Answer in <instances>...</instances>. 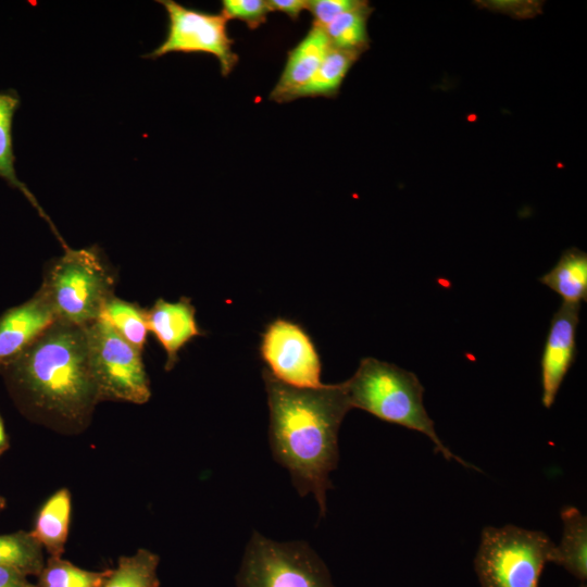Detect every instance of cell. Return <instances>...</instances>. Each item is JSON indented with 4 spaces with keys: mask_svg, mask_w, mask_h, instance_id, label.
<instances>
[{
    "mask_svg": "<svg viewBox=\"0 0 587 587\" xmlns=\"http://www.w3.org/2000/svg\"><path fill=\"white\" fill-rule=\"evenodd\" d=\"M9 448V440L4 429L3 421L0 416V455Z\"/></svg>",
    "mask_w": 587,
    "mask_h": 587,
    "instance_id": "obj_28",
    "label": "cell"
},
{
    "mask_svg": "<svg viewBox=\"0 0 587 587\" xmlns=\"http://www.w3.org/2000/svg\"><path fill=\"white\" fill-rule=\"evenodd\" d=\"M580 303L562 302L551 317L545 341L541 370V401L545 408L553 404L559 389L576 358V332Z\"/></svg>",
    "mask_w": 587,
    "mask_h": 587,
    "instance_id": "obj_10",
    "label": "cell"
},
{
    "mask_svg": "<svg viewBox=\"0 0 587 587\" xmlns=\"http://www.w3.org/2000/svg\"><path fill=\"white\" fill-rule=\"evenodd\" d=\"M7 507L5 499L0 495V512L3 511Z\"/></svg>",
    "mask_w": 587,
    "mask_h": 587,
    "instance_id": "obj_29",
    "label": "cell"
},
{
    "mask_svg": "<svg viewBox=\"0 0 587 587\" xmlns=\"http://www.w3.org/2000/svg\"><path fill=\"white\" fill-rule=\"evenodd\" d=\"M563 533L554 546L551 563L564 567L579 582L587 579V519L577 508L567 505L561 511Z\"/></svg>",
    "mask_w": 587,
    "mask_h": 587,
    "instance_id": "obj_14",
    "label": "cell"
},
{
    "mask_svg": "<svg viewBox=\"0 0 587 587\" xmlns=\"http://www.w3.org/2000/svg\"><path fill=\"white\" fill-rule=\"evenodd\" d=\"M261 354L270 373L278 380L299 388H319L321 361L309 335L296 323L277 319L262 339Z\"/></svg>",
    "mask_w": 587,
    "mask_h": 587,
    "instance_id": "obj_9",
    "label": "cell"
},
{
    "mask_svg": "<svg viewBox=\"0 0 587 587\" xmlns=\"http://www.w3.org/2000/svg\"><path fill=\"white\" fill-rule=\"evenodd\" d=\"M271 11L287 14L291 20H297L302 10L307 9L308 0H267Z\"/></svg>",
    "mask_w": 587,
    "mask_h": 587,
    "instance_id": "obj_26",
    "label": "cell"
},
{
    "mask_svg": "<svg viewBox=\"0 0 587 587\" xmlns=\"http://www.w3.org/2000/svg\"><path fill=\"white\" fill-rule=\"evenodd\" d=\"M237 587H336L320 555L302 540L275 541L253 532Z\"/></svg>",
    "mask_w": 587,
    "mask_h": 587,
    "instance_id": "obj_6",
    "label": "cell"
},
{
    "mask_svg": "<svg viewBox=\"0 0 587 587\" xmlns=\"http://www.w3.org/2000/svg\"><path fill=\"white\" fill-rule=\"evenodd\" d=\"M272 12L265 0H224L221 13L227 18L245 22L251 29L265 23Z\"/></svg>",
    "mask_w": 587,
    "mask_h": 587,
    "instance_id": "obj_24",
    "label": "cell"
},
{
    "mask_svg": "<svg viewBox=\"0 0 587 587\" xmlns=\"http://www.w3.org/2000/svg\"><path fill=\"white\" fill-rule=\"evenodd\" d=\"M57 321L54 309L41 285L24 303L0 316V367L15 358Z\"/></svg>",
    "mask_w": 587,
    "mask_h": 587,
    "instance_id": "obj_11",
    "label": "cell"
},
{
    "mask_svg": "<svg viewBox=\"0 0 587 587\" xmlns=\"http://www.w3.org/2000/svg\"><path fill=\"white\" fill-rule=\"evenodd\" d=\"M0 372L25 404L66 423H82L99 402L85 328L60 320Z\"/></svg>",
    "mask_w": 587,
    "mask_h": 587,
    "instance_id": "obj_2",
    "label": "cell"
},
{
    "mask_svg": "<svg viewBox=\"0 0 587 587\" xmlns=\"http://www.w3.org/2000/svg\"><path fill=\"white\" fill-rule=\"evenodd\" d=\"M329 49L325 30L312 25L305 37L289 51L270 99L276 102L295 100L297 92L310 82Z\"/></svg>",
    "mask_w": 587,
    "mask_h": 587,
    "instance_id": "obj_12",
    "label": "cell"
},
{
    "mask_svg": "<svg viewBox=\"0 0 587 587\" xmlns=\"http://www.w3.org/2000/svg\"><path fill=\"white\" fill-rule=\"evenodd\" d=\"M20 99L12 91L0 92V177L4 178L12 187L21 190L28 201L36 208L40 216L48 221L53 233L62 242L63 239L53 226L49 216L45 213L41 207L28 188L17 178L14 170V153L12 142V122L14 113L18 107Z\"/></svg>",
    "mask_w": 587,
    "mask_h": 587,
    "instance_id": "obj_17",
    "label": "cell"
},
{
    "mask_svg": "<svg viewBox=\"0 0 587 587\" xmlns=\"http://www.w3.org/2000/svg\"><path fill=\"white\" fill-rule=\"evenodd\" d=\"M72 500L67 488L55 491L37 513L32 536L50 557H62L68 536Z\"/></svg>",
    "mask_w": 587,
    "mask_h": 587,
    "instance_id": "obj_15",
    "label": "cell"
},
{
    "mask_svg": "<svg viewBox=\"0 0 587 587\" xmlns=\"http://www.w3.org/2000/svg\"><path fill=\"white\" fill-rule=\"evenodd\" d=\"M360 0H308L307 10L313 16V26L325 28L340 14L358 8Z\"/></svg>",
    "mask_w": 587,
    "mask_h": 587,
    "instance_id": "obj_25",
    "label": "cell"
},
{
    "mask_svg": "<svg viewBox=\"0 0 587 587\" xmlns=\"http://www.w3.org/2000/svg\"><path fill=\"white\" fill-rule=\"evenodd\" d=\"M195 312V307L187 298L173 303L159 299L146 311L148 330L157 336L166 351L167 371L177 362L178 350L191 338L202 334L196 323Z\"/></svg>",
    "mask_w": 587,
    "mask_h": 587,
    "instance_id": "obj_13",
    "label": "cell"
},
{
    "mask_svg": "<svg viewBox=\"0 0 587 587\" xmlns=\"http://www.w3.org/2000/svg\"><path fill=\"white\" fill-rule=\"evenodd\" d=\"M166 10L168 28L165 40L147 58H160L170 52H204L214 55L223 76H227L238 62L232 49L233 40L226 30L227 18L186 8L173 0L159 1Z\"/></svg>",
    "mask_w": 587,
    "mask_h": 587,
    "instance_id": "obj_8",
    "label": "cell"
},
{
    "mask_svg": "<svg viewBox=\"0 0 587 587\" xmlns=\"http://www.w3.org/2000/svg\"><path fill=\"white\" fill-rule=\"evenodd\" d=\"M99 319L104 320L133 347L142 351L149 332L145 310L112 296L105 302Z\"/></svg>",
    "mask_w": 587,
    "mask_h": 587,
    "instance_id": "obj_22",
    "label": "cell"
},
{
    "mask_svg": "<svg viewBox=\"0 0 587 587\" xmlns=\"http://www.w3.org/2000/svg\"><path fill=\"white\" fill-rule=\"evenodd\" d=\"M359 55L330 47L313 77L297 92L295 100L304 97H335Z\"/></svg>",
    "mask_w": 587,
    "mask_h": 587,
    "instance_id": "obj_18",
    "label": "cell"
},
{
    "mask_svg": "<svg viewBox=\"0 0 587 587\" xmlns=\"http://www.w3.org/2000/svg\"><path fill=\"white\" fill-rule=\"evenodd\" d=\"M98 401L146 403L151 396L141 352L99 319L85 327Z\"/></svg>",
    "mask_w": 587,
    "mask_h": 587,
    "instance_id": "obj_7",
    "label": "cell"
},
{
    "mask_svg": "<svg viewBox=\"0 0 587 587\" xmlns=\"http://www.w3.org/2000/svg\"><path fill=\"white\" fill-rule=\"evenodd\" d=\"M159 562L158 554L140 548L132 555L121 557L101 587H159Z\"/></svg>",
    "mask_w": 587,
    "mask_h": 587,
    "instance_id": "obj_19",
    "label": "cell"
},
{
    "mask_svg": "<svg viewBox=\"0 0 587 587\" xmlns=\"http://www.w3.org/2000/svg\"><path fill=\"white\" fill-rule=\"evenodd\" d=\"M263 379L273 457L289 472L298 494L312 495L325 515L330 473L339 460L338 432L351 409L344 383L299 388L278 380L267 369Z\"/></svg>",
    "mask_w": 587,
    "mask_h": 587,
    "instance_id": "obj_1",
    "label": "cell"
},
{
    "mask_svg": "<svg viewBox=\"0 0 587 587\" xmlns=\"http://www.w3.org/2000/svg\"><path fill=\"white\" fill-rule=\"evenodd\" d=\"M0 587H37L27 576L8 567L0 566Z\"/></svg>",
    "mask_w": 587,
    "mask_h": 587,
    "instance_id": "obj_27",
    "label": "cell"
},
{
    "mask_svg": "<svg viewBox=\"0 0 587 587\" xmlns=\"http://www.w3.org/2000/svg\"><path fill=\"white\" fill-rule=\"evenodd\" d=\"M109 573L87 571L61 557H50L38 574L37 587H101Z\"/></svg>",
    "mask_w": 587,
    "mask_h": 587,
    "instance_id": "obj_23",
    "label": "cell"
},
{
    "mask_svg": "<svg viewBox=\"0 0 587 587\" xmlns=\"http://www.w3.org/2000/svg\"><path fill=\"white\" fill-rule=\"evenodd\" d=\"M41 285L57 320L84 328L99 320L105 302L114 296V279L96 248L65 246Z\"/></svg>",
    "mask_w": 587,
    "mask_h": 587,
    "instance_id": "obj_4",
    "label": "cell"
},
{
    "mask_svg": "<svg viewBox=\"0 0 587 587\" xmlns=\"http://www.w3.org/2000/svg\"><path fill=\"white\" fill-rule=\"evenodd\" d=\"M539 282L557 292L563 302L587 300V253L577 248L562 252L557 264Z\"/></svg>",
    "mask_w": 587,
    "mask_h": 587,
    "instance_id": "obj_16",
    "label": "cell"
},
{
    "mask_svg": "<svg viewBox=\"0 0 587 587\" xmlns=\"http://www.w3.org/2000/svg\"><path fill=\"white\" fill-rule=\"evenodd\" d=\"M371 12L372 9L364 1L358 8L340 14L323 28L330 47L361 54L369 47L366 23Z\"/></svg>",
    "mask_w": 587,
    "mask_h": 587,
    "instance_id": "obj_21",
    "label": "cell"
},
{
    "mask_svg": "<svg viewBox=\"0 0 587 587\" xmlns=\"http://www.w3.org/2000/svg\"><path fill=\"white\" fill-rule=\"evenodd\" d=\"M344 386L351 409L364 410L385 422L419 432L429 438L435 451L446 460L477 470L438 437L423 403L424 387L414 373L375 358H364Z\"/></svg>",
    "mask_w": 587,
    "mask_h": 587,
    "instance_id": "obj_3",
    "label": "cell"
},
{
    "mask_svg": "<svg viewBox=\"0 0 587 587\" xmlns=\"http://www.w3.org/2000/svg\"><path fill=\"white\" fill-rule=\"evenodd\" d=\"M43 564L42 547L30 532L0 535V566L38 576Z\"/></svg>",
    "mask_w": 587,
    "mask_h": 587,
    "instance_id": "obj_20",
    "label": "cell"
},
{
    "mask_svg": "<svg viewBox=\"0 0 587 587\" xmlns=\"http://www.w3.org/2000/svg\"><path fill=\"white\" fill-rule=\"evenodd\" d=\"M579 587H586V583H582Z\"/></svg>",
    "mask_w": 587,
    "mask_h": 587,
    "instance_id": "obj_30",
    "label": "cell"
},
{
    "mask_svg": "<svg viewBox=\"0 0 587 587\" xmlns=\"http://www.w3.org/2000/svg\"><path fill=\"white\" fill-rule=\"evenodd\" d=\"M554 546L540 530L511 524L485 527L474 560L480 587H538Z\"/></svg>",
    "mask_w": 587,
    "mask_h": 587,
    "instance_id": "obj_5",
    "label": "cell"
}]
</instances>
